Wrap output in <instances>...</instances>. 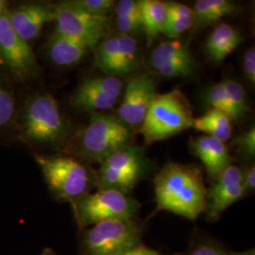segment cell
I'll use <instances>...</instances> for the list:
<instances>
[{"label":"cell","instance_id":"20","mask_svg":"<svg viewBox=\"0 0 255 255\" xmlns=\"http://www.w3.org/2000/svg\"><path fill=\"white\" fill-rule=\"evenodd\" d=\"M141 7L142 29L150 45L163 32L166 18L165 2L160 0H139Z\"/></svg>","mask_w":255,"mask_h":255},{"label":"cell","instance_id":"29","mask_svg":"<svg viewBox=\"0 0 255 255\" xmlns=\"http://www.w3.org/2000/svg\"><path fill=\"white\" fill-rule=\"evenodd\" d=\"M14 99L11 93L0 83V128L6 127L14 114Z\"/></svg>","mask_w":255,"mask_h":255},{"label":"cell","instance_id":"19","mask_svg":"<svg viewBox=\"0 0 255 255\" xmlns=\"http://www.w3.org/2000/svg\"><path fill=\"white\" fill-rule=\"evenodd\" d=\"M232 122L226 114L211 108L203 116L194 119L192 127L225 143L232 135Z\"/></svg>","mask_w":255,"mask_h":255},{"label":"cell","instance_id":"9","mask_svg":"<svg viewBox=\"0 0 255 255\" xmlns=\"http://www.w3.org/2000/svg\"><path fill=\"white\" fill-rule=\"evenodd\" d=\"M54 15L57 32L81 40L92 48L99 45L111 28L109 16L90 13L77 7L72 1L57 5Z\"/></svg>","mask_w":255,"mask_h":255},{"label":"cell","instance_id":"8","mask_svg":"<svg viewBox=\"0 0 255 255\" xmlns=\"http://www.w3.org/2000/svg\"><path fill=\"white\" fill-rule=\"evenodd\" d=\"M73 208L78 223L82 227H88L110 219H133L140 204L122 192L99 189L74 201Z\"/></svg>","mask_w":255,"mask_h":255},{"label":"cell","instance_id":"26","mask_svg":"<svg viewBox=\"0 0 255 255\" xmlns=\"http://www.w3.org/2000/svg\"><path fill=\"white\" fill-rule=\"evenodd\" d=\"M222 86L228 95L235 111L237 112L239 119H243L250 112V107L247 101L246 92L240 83L233 80H225L221 82Z\"/></svg>","mask_w":255,"mask_h":255},{"label":"cell","instance_id":"27","mask_svg":"<svg viewBox=\"0 0 255 255\" xmlns=\"http://www.w3.org/2000/svg\"><path fill=\"white\" fill-rule=\"evenodd\" d=\"M197 62L195 59L188 61H179L169 64H162L155 68V71L165 79L187 78L197 70Z\"/></svg>","mask_w":255,"mask_h":255},{"label":"cell","instance_id":"2","mask_svg":"<svg viewBox=\"0 0 255 255\" xmlns=\"http://www.w3.org/2000/svg\"><path fill=\"white\" fill-rule=\"evenodd\" d=\"M192 107L181 90L157 94L140 126L145 141L152 144L174 136L193 125Z\"/></svg>","mask_w":255,"mask_h":255},{"label":"cell","instance_id":"1","mask_svg":"<svg viewBox=\"0 0 255 255\" xmlns=\"http://www.w3.org/2000/svg\"><path fill=\"white\" fill-rule=\"evenodd\" d=\"M155 200L158 210L195 220L205 210L207 189L201 168L169 162L156 174Z\"/></svg>","mask_w":255,"mask_h":255},{"label":"cell","instance_id":"3","mask_svg":"<svg viewBox=\"0 0 255 255\" xmlns=\"http://www.w3.org/2000/svg\"><path fill=\"white\" fill-rule=\"evenodd\" d=\"M20 125L26 140L44 146H60L68 134V124L50 94L37 95L29 100Z\"/></svg>","mask_w":255,"mask_h":255},{"label":"cell","instance_id":"37","mask_svg":"<svg viewBox=\"0 0 255 255\" xmlns=\"http://www.w3.org/2000/svg\"><path fill=\"white\" fill-rule=\"evenodd\" d=\"M6 9V7H5V2L2 1V0H0V17H1V15H2V13H3V11H4V9Z\"/></svg>","mask_w":255,"mask_h":255},{"label":"cell","instance_id":"21","mask_svg":"<svg viewBox=\"0 0 255 255\" xmlns=\"http://www.w3.org/2000/svg\"><path fill=\"white\" fill-rule=\"evenodd\" d=\"M119 35V56L110 76L120 78L136 70L139 65V47L133 37L122 33Z\"/></svg>","mask_w":255,"mask_h":255},{"label":"cell","instance_id":"13","mask_svg":"<svg viewBox=\"0 0 255 255\" xmlns=\"http://www.w3.org/2000/svg\"><path fill=\"white\" fill-rule=\"evenodd\" d=\"M245 194L242 171L239 167L231 164L219 174L207 189L204 212L210 219H216Z\"/></svg>","mask_w":255,"mask_h":255},{"label":"cell","instance_id":"25","mask_svg":"<svg viewBox=\"0 0 255 255\" xmlns=\"http://www.w3.org/2000/svg\"><path fill=\"white\" fill-rule=\"evenodd\" d=\"M206 102L212 107V109L218 110L226 114L233 122L238 123L240 121L221 82L212 85L207 90Z\"/></svg>","mask_w":255,"mask_h":255},{"label":"cell","instance_id":"24","mask_svg":"<svg viewBox=\"0 0 255 255\" xmlns=\"http://www.w3.org/2000/svg\"><path fill=\"white\" fill-rule=\"evenodd\" d=\"M119 52V35L102 39L96 50V65L105 75H111V71L117 62Z\"/></svg>","mask_w":255,"mask_h":255},{"label":"cell","instance_id":"17","mask_svg":"<svg viewBox=\"0 0 255 255\" xmlns=\"http://www.w3.org/2000/svg\"><path fill=\"white\" fill-rule=\"evenodd\" d=\"M241 41L242 37L237 29L228 24H221L208 37L205 52L211 62L219 64L237 49Z\"/></svg>","mask_w":255,"mask_h":255},{"label":"cell","instance_id":"33","mask_svg":"<svg viewBox=\"0 0 255 255\" xmlns=\"http://www.w3.org/2000/svg\"><path fill=\"white\" fill-rule=\"evenodd\" d=\"M189 255H232L220 247L214 244H201L194 248Z\"/></svg>","mask_w":255,"mask_h":255},{"label":"cell","instance_id":"22","mask_svg":"<svg viewBox=\"0 0 255 255\" xmlns=\"http://www.w3.org/2000/svg\"><path fill=\"white\" fill-rule=\"evenodd\" d=\"M117 26L122 34L130 35L142 29L139 0H121L117 5Z\"/></svg>","mask_w":255,"mask_h":255},{"label":"cell","instance_id":"18","mask_svg":"<svg viewBox=\"0 0 255 255\" xmlns=\"http://www.w3.org/2000/svg\"><path fill=\"white\" fill-rule=\"evenodd\" d=\"M237 10V5L228 0H198L193 9V27L201 29Z\"/></svg>","mask_w":255,"mask_h":255},{"label":"cell","instance_id":"28","mask_svg":"<svg viewBox=\"0 0 255 255\" xmlns=\"http://www.w3.org/2000/svg\"><path fill=\"white\" fill-rule=\"evenodd\" d=\"M191 27H193V17L166 13L162 33L170 39L176 40Z\"/></svg>","mask_w":255,"mask_h":255},{"label":"cell","instance_id":"30","mask_svg":"<svg viewBox=\"0 0 255 255\" xmlns=\"http://www.w3.org/2000/svg\"><path fill=\"white\" fill-rule=\"evenodd\" d=\"M74 4L93 14L106 15L116 7V2L114 0H75Z\"/></svg>","mask_w":255,"mask_h":255},{"label":"cell","instance_id":"23","mask_svg":"<svg viewBox=\"0 0 255 255\" xmlns=\"http://www.w3.org/2000/svg\"><path fill=\"white\" fill-rule=\"evenodd\" d=\"M195 59L189 48L177 40L164 42L156 46L150 55V64L153 68L159 65L179 61H188Z\"/></svg>","mask_w":255,"mask_h":255},{"label":"cell","instance_id":"6","mask_svg":"<svg viewBox=\"0 0 255 255\" xmlns=\"http://www.w3.org/2000/svg\"><path fill=\"white\" fill-rule=\"evenodd\" d=\"M149 161L145 151L134 145L122 147L101 163L96 175L99 189H115L128 195L147 172Z\"/></svg>","mask_w":255,"mask_h":255},{"label":"cell","instance_id":"36","mask_svg":"<svg viewBox=\"0 0 255 255\" xmlns=\"http://www.w3.org/2000/svg\"><path fill=\"white\" fill-rule=\"evenodd\" d=\"M232 255H255V250H250L247 251L245 253H241V254H232Z\"/></svg>","mask_w":255,"mask_h":255},{"label":"cell","instance_id":"35","mask_svg":"<svg viewBox=\"0 0 255 255\" xmlns=\"http://www.w3.org/2000/svg\"><path fill=\"white\" fill-rule=\"evenodd\" d=\"M121 255H165L164 254H161L159 252H156L152 249H149V248H146L145 246H142V245H139V246L135 247L133 249H131L130 251H128L127 253L123 254Z\"/></svg>","mask_w":255,"mask_h":255},{"label":"cell","instance_id":"14","mask_svg":"<svg viewBox=\"0 0 255 255\" xmlns=\"http://www.w3.org/2000/svg\"><path fill=\"white\" fill-rule=\"evenodd\" d=\"M9 23L13 30L25 41L40 35L46 23L54 21V8L45 4L29 3L9 11Z\"/></svg>","mask_w":255,"mask_h":255},{"label":"cell","instance_id":"10","mask_svg":"<svg viewBox=\"0 0 255 255\" xmlns=\"http://www.w3.org/2000/svg\"><path fill=\"white\" fill-rule=\"evenodd\" d=\"M123 83L115 76H96L86 78L74 92L70 103L74 108L99 113L111 109L118 102Z\"/></svg>","mask_w":255,"mask_h":255},{"label":"cell","instance_id":"11","mask_svg":"<svg viewBox=\"0 0 255 255\" xmlns=\"http://www.w3.org/2000/svg\"><path fill=\"white\" fill-rule=\"evenodd\" d=\"M0 63L21 77H31L39 71L32 48L10 26L7 9L0 17Z\"/></svg>","mask_w":255,"mask_h":255},{"label":"cell","instance_id":"15","mask_svg":"<svg viewBox=\"0 0 255 255\" xmlns=\"http://www.w3.org/2000/svg\"><path fill=\"white\" fill-rule=\"evenodd\" d=\"M192 152L204 165L211 180H215L219 174L232 164V157L228 147L223 142L208 136L192 138L189 143Z\"/></svg>","mask_w":255,"mask_h":255},{"label":"cell","instance_id":"4","mask_svg":"<svg viewBox=\"0 0 255 255\" xmlns=\"http://www.w3.org/2000/svg\"><path fill=\"white\" fill-rule=\"evenodd\" d=\"M131 128L119 118L92 113L88 125L80 138L78 154L85 160L101 164L120 148L131 145Z\"/></svg>","mask_w":255,"mask_h":255},{"label":"cell","instance_id":"34","mask_svg":"<svg viewBox=\"0 0 255 255\" xmlns=\"http://www.w3.org/2000/svg\"><path fill=\"white\" fill-rule=\"evenodd\" d=\"M242 171V184L245 189V193L254 192L255 189V167L250 165L245 170Z\"/></svg>","mask_w":255,"mask_h":255},{"label":"cell","instance_id":"32","mask_svg":"<svg viewBox=\"0 0 255 255\" xmlns=\"http://www.w3.org/2000/svg\"><path fill=\"white\" fill-rule=\"evenodd\" d=\"M244 71L249 82L253 85L255 84V49L250 47L244 56Z\"/></svg>","mask_w":255,"mask_h":255},{"label":"cell","instance_id":"16","mask_svg":"<svg viewBox=\"0 0 255 255\" xmlns=\"http://www.w3.org/2000/svg\"><path fill=\"white\" fill-rule=\"evenodd\" d=\"M50 60L59 66H72L81 63L92 49L86 43L55 31L47 43Z\"/></svg>","mask_w":255,"mask_h":255},{"label":"cell","instance_id":"12","mask_svg":"<svg viewBox=\"0 0 255 255\" xmlns=\"http://www.w3.org/2000/svg\"><path fill=\"white\" fill-rule=\"evenodd\" d=\"M157 95V82L150 72L137 74L125 88L119 119L129 128L141 126L148 107Z\"/></svg>","mask_w":255,"mask_h":255},{"label":"cell","instance_id":"7","mask_svg":"<svg viewBox=\"0 0 255 255\" xmlns=\"http://www.w3.org/2000/svg\"><path fill=\"white\" fill-rule=\"evenodd\" d=\"M141 230L133 219L105 220L83 237L82 255H121L140 245Z\"/></svg>","mask_w":255,"mask_h":255},{"label":"cell","instance_id":"5","mask_svg":"<svg viewBox=\"0 0 255 255\" xmlns=\"http://www.w3.org/2000/svg\"><path fill=\"white\" fill-rule=\"evenodd\" d=\"M49 189L63 201H74L87 194L92 176L86 165L68 156H35Z\"/></svg>","mask_w":255,"mask_h":255},{"label":"cell","instance_id":"31","mask_svg":"<svg viewBox=\"0 0 255 255\" xmlns=\"http://www.w3.org/2000/svg\"><path fill=\"white\" fill-rule=\"evenodd\" d=\"M238 151L248 158L255 155V128L252 126L236 139Z\"/></svg>","mask_w":255,"mask_h":255}]
</instances>
